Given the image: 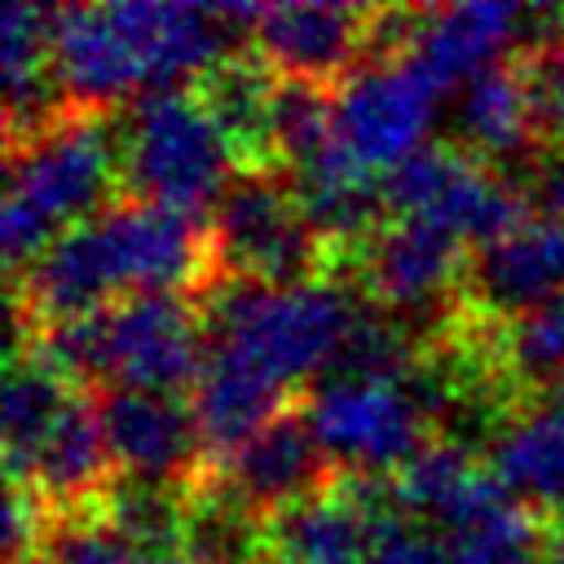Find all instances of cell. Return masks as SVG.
<instances>
[{
	"instance_id": "cb8c5ba5",
	"label": "cell",
	"mask_w": 564,
	"mask_h": 564,
	"mask_svg": "<svg viewBox=\"0 0 564 564\" xmlns=\"http://www.w3.org/2000/svg\"><path fill=\"white\" fill-rule=\"evenodd\" d=\"M441 542L449 564H542L546 529L533 507H524L520 498H502L467 529L441 533Z\"/></svg>"
},
{
	"instance_id": "8992f818",
	"label": "cell",
	"mask_w": 564,
	"mask_h": 564,
	"mask_svg": "<svg viewBox=\"0 0 564 564\" xmlns=\"http://www.w3.org/2000/svg\"><path fill=\"white\" fill-rule=\"evenodd\" d=\"M436 88L405 57H370L357 62L330 88L335 141L375 176L397 167L405 154L427 145V128L436 115Z\"/></svg>"
},
{
	"instance_id": "ac0fdd59",
	"label": "cell",
	"mask_w": 564,
	"mask_h": 564,
	"mask_svg": "<svg viewBox=\"0 0 564 564\" xmlns=\"http://www.w3.org/2000/svg\"><path fill=\"white\" fill-rule=\"evenodd\" d=\"M388 498L401 516H419V520H432L441 533H454L480 520L485 511H494L511 494L458 441L441 436V441H427L414 458H405L388 476Z\"/></svg>"
},
{
	"instance_id": "2e32d148",
	"label": "cell",
	"mask_w": 564,
	"mask_h": 564,
	"mask_svg": "<svg viewBox=\"0 0 564 564\" xmlns=\"http://www.w3.org/2000/svg\"><path fill=\"white\" fill-rule=\"evenodd\" d=\"M467 291L485 317H511L564 295V220L538 212L511 234L476 247L467 260Z\"/></svg>"
},
{
	"instance_id": "83f0119b",
	"label": "cell",
	"mask_w": 564,
	"mask_h": 564,
	"mask_svg": "<svg viewBox=\"0 0 564 564\" xmlns=\"http://www.w3.org/2000/svg\"><path fill=\"white\" fill-rule=\"evenodd\" d=\"M361 564H449V555H445L441 533L414 529V524H405L397 516L375 533V542H370Z\"/></svg>"
},
{
	"instance_id": "7402d4cb",
	"label": "cell",
	"mask_w": 564,
	"mask_h": 564,
	"mask_svg": "<svg viewBox=\"0 0 564 564\" xmlns=\"http://www.w3.org/2000/svg\"><path fill=\"white\" fill-rule=\"evenodd\" d=\"M458 132L471 145V154L485 163H507L529 154L538 132V115H533V93H529V75L524 62L502 57L489 70H480L476 79L463 84V101H458Z\"/></svg>"
},
{
	"instance_id": "3957f363",
	"label": "cell",
	"mask_w": 564,
	"mask_h": 564,
	"mask_svg": "<svg viewBox=\"0 0 564 564\" xmlns=\"http://www.w3.org/2000/svg\"><path fill=\"white\" fill-rule=\"evenodd\" d=\"M207 234L220 273L269 286L308 282L322 260V242L278 167H238L207 216Z\"/></svg>"
},
{
	"instance_id": "30bf717a",
	"label": "cell",
	"mask_w": 564,
	"mask_h": 564,
	"mask_svg": "<svg viewBox=\"0 0 564 564\" xmlns=\"http://www.w3.org/2000/svg\"><path fill=\"white\" fill-rule=\"evenodd\" d=\"M97 225L110 242L123 295L132 291L176 295L181 286H207V269L216 260H212V234L198 216L145 198H119L97 212Z\"/></svg>"
},
{
	"instance_id": "6da1fadb",
	"label": "cell",
	"mask_w": 564,
	"mask_h": 564,
	"mask_svg": "<svg viewBox=\"0 0 564 564\" xmlns=\"http://www.w3.org/2000/svg\"><path fill=\"white\" fill-rule=\"evenodd\" d=\"M198 313L207 326V344L242 357L286 392L313 375L322 379L366 317L357 295L339 282L308 278L269 286L234 273L212 278Z\"/></svg>"
},
{
	"instance_id": "e0dca14e",
	"label": "cell",
	"mask_w": 564,
	"mask_h": 564,
	"mask_svg": "<svg viewBox=\"0 0 564 564\" xmlns=\"http://www.w3.org/2000/svg\"><path fill=\"white\" fill-rule=\"evenodd\" d=\"M286 388L251 370L242 357L207 344L203 370L189 388V414L203 445V485L234 449H242L264 423H273L286 410Z\"/></svg>"
},
{
	"instance_id": "484cf974",
	"label": "cell",
	"mask_w": 564,
	"mask_h": 564,
	"mask_svg": "<svg viewBox=\"0 0 564 564\" xmlns=\"http://www.w3.org/2000/svg\"><path fill=\"white\" fill-rule=\"evenodd\" d=\"M35 564H154L145 551H137L119 529H110L97 511L57 516Z\"/></svg>"
},
{
	"instance_id": "8fae6325",
	"label": "cell",
	"mask_w": 564,
	"mask_h": 564,
	"mask_svg": "<svg viewBox=\"0 0 564 564\" xmlns=\"http://www.w3.org/2000/svg\"><path fill=\"white\" fill-rule=\"evenodd\" d=\"M330 476H335V467L322 454V445L313 441V432L295 405V410H282L273 423H264L242 449H234L198 489H216L234 507H242L247 516L269 524L286 507L326 489Z\"/></svg>"
},
{
	"instance_id": "4fadbf2b",
	"label": "cell",
	"mask_w": 564,
	"mask_h": 564,
	"mask_svg": "<svg viewBox=\"0 0 564 564\" xmlns=\"http://www.w3.org/2000/svg\"><path fill=\"white\" fill-rule=\"evenodd\" d=\"M370 18L375 9L326 4V0L264 4L251 26V44H256V57L278 79L339 84L352 70V57L370 48Z\"/></svg>"
},
{
	"instance_id": "603a6c76",
	"label": "cell",
	"mask_w": 564,
	"mask_h": 564,
	"mask_svg": "<svg viewBox=\"0 0 564 564\" xmlns=\"http://www.w3.org/2000/svg\"><path fill=\"white\" fill-rule=\"evenodd\" d=\"M70 388L75 383H66L31 348L13 352V370H9V388H4V458H9V476H18L26 467L35 445L48 436V427L75 401Z\"/></svg>"
},
{
	"instance_id": "4316f807",
	"label": "cell",
	"mask_w": 564,
	"mask_h": 564,
	"mask_svg": "<svg viewBox=\"0 0 564 564\" xmlns=\"http://www.w3.org/2000/svg\"><path fill=\"white\" fill-rule=\"evenodd\" d=\"M520 62H524V75H529L538 132L546 141L564 145V35L542 44V48H529Z\"/></svg>"
},
{
	"instance_id": "52a82bcc",
	"label": "cell",
	"mask_w": 564,
	"mask_h": 564,
	"mask_svg": "<svg viewBox=\"0 0 564 564\" xmlns=\"http://www.w3.org/2000/svg\"><path fill=\"white\" fill-rule=\"evenodd\" d=\"M106 388H137L176 397L194 388L207 357V326L198 304L163 291H132L101 308Z\"/></svg>"
},
{
	"instance_id": "44dd1931",
	"label": "cell",
	"mask_w": 564,
	"mask_h": 564,
	"mask_svg": "<svg viewBox=\"0 0 564 564\" xmlns=\"http://www.w3.org/2000/svg\"><path fill=\"white\" fill-rule=\"evenodd\" d=\"M485 467L524 507L564 516V410L538 401L507 419L489 441Z\"/></svg>"
},
{
	"instance_id": "9c48e42d",
	"label": "cell",
	"mask_w": 564,
	"mask_h": 564,
	"mask_svg": "<svg viewBox=\"0 0 564 564\" xmlns=\"http://www.w3.org/2000/svg\"><path fill=\"white\" fill-rule=\"evenodd\" d=\"M401 511L388 498V476L335 471L326 489L273 516L269 560L273 564H361L375 533Z\"/></svg>"
},
{
	"instance_id": "ba28073f",
	"label": "cell",
	"mask_w": 564,
	"mask_h": 564,
	"mask_svg": "<svg viewBox=\"0 0 564 564\" xmlns=\"http://www.w3.org/2000/svg\"><path fill=\"white\" fill-rule=\"evenodd\" d=\"M93 410L119 480L167 485V489L203 485V445L189 401L163 392H137V388H97Z\"/></svg>"
},
{
	"instance_id": "5b68a950",
	"label": "cell",
	"mask_w": 564,
	"mask_h": 564,
	"mask_svg": "<svg viewBox=\"0 0 564 564\" xmlns=\"http://www.w3.org/2000/svg\"><path fill=\"white\" fill-rule=\"evenodd\" d=\"M115 185L110 128L93 110H62L22 141H9V198H22L57 229L93 220Z\"/></svg>"
},
{
	"instance_id": "9a60e30c",
	"label": "cell",
	"mask_w": 564,
	"mask_h": 564,
	"mask_svg": "<svg viewBox=\"0 0 564 564\" xmlns=\"http://www.w3.org/2000/svg\"><path fill=\"white\" fill-rule=\"evenodd\" d=\"M524 9L520 4H441V9H414L401 53L436 93L476 79L494 62H502V48L520 40Z\"/></svg>"
},
{
	"instance_id": "ffe728a7",
	"label": "cell",
	"mask_w": 564,
	"mask_h": 564,
	"mask_svg": "<svg viewBox=\"0 0 564 564\" xmlns=\"http://www.w3.org/2000/svg\"><path fill=\"white\" fill-rule=\"evenodd\" d=\"M194 93L212 110L216 128L229 141V154L238 167H278L273 163V93L278 75L256 57L234 48L225 62H216Z\"/></svg>"
},
{
	"instance_id": "f1b7e54d",
	"label": "cell",
	"mask_w": 564,
	"mask_h": 564,
	"mask_svg": "<svg viewBox=\"0 0 564 564\" xmlns=\"http://www.w3.org/2000/svg\"><path fill=\"white\" fill-rule=\"evenodd\" d=\"M533 198H538L542 216H560L564 220V145L542 154V163L533 172Z\"/></svg>"
},
{
	"instance_id": "7a4b0ae2",
	"label": "cell",
	"mask_w": 564,
	"mask_h": 564,
	"mask_svg": "<svg viewBox=\"0 0 564 564\" xmlns=\"http://www.w3.org/2000/svg\"><path fill=\"white\" fill-rule=\"evenodd\" d=\"M238 172L225 132L194 88L145 93L132 101L119 176L132 198L176 207L185 216H212L229 176Z\"/></svg>"
},
{
	"instance_id": "7c38bea8",
	"label": "cell",
	"mask_w": 564,
	"mask_h": 564,
	"mask_svg": "<svg viewBox=\"0 0 564 564\" xmlns=\"http://www.w3.org/2000/svg\"><path fill=\"white\" fill-rule=\"evenodd\" d=\"M53 84L66 110H93L141 93L145 97V70L137 57V44L128 40L115 4H70L53 9Z\"/></svg>"
},
{
	"instance_id": "d4e9b609",
	"label": "cell",
	"mask_w": 564,
	"mask_h": 564,
	"mask_svg": "<svg viewBox=\"0 0 564 564\" xmlns=\"http://www.w3.org/2000/svg\"><path fill=\"white\" fill-rule=\"evenodd\" d=\"M498 366L520 388H538V392L555 375H564V295H551L524 313L502 317Z\"/></svg>"
},
{
	"instance_id": "5bb4252c",
	"label": "cell",
	"mask_w": 564,
	"mask_h": 564,
	"mask_svg": "<svg viewBox=\"0 0 564 564\" xmlns=\"http://www.w3.org/2000/svg\"><path fill=\"white\" fill-rule=\"evenodd\" d=\"M467 247L423 216H397L361 247L366 291L401 313L441 304L454 282H467Z\"/></svg>"
},
{
	"instance_id": "277c9868",
	"label": "cell",
	"mask_w": 564,
	"mask_h": 564,
	"mask_svg": "<svg viewBox=\"0 0 564 564\" xmlns=\"http://www.w3.org/2000/svg\"><path fill=\"white\" fill-rule=\"evenodd\" d=\"M300 414L335 471L392 476L427 445V410L410 379H317Z\"/></svg>"
},
{
	"instance_id": "f546056e",
	"label": "cell",
	"mask_w": 564,
	"mask_h": 564,
	"mask_svg": "<svg viewBox=\"0 0 564 564\" xmlns=\"http://www.w3.org/2000/svg\"><path fill=\"white\" fill-rule=\"evenodd\" d=\"M538 401H542V405H555V410H564V375H555V379H551V383L538 392Z\"/></svg>"
},
{
	"instance_id": "d6986e66",
	"label": "cell",
	"mask_w": 564,
	"mask_h": 564,
	"mask_svg": "<svg viewBox=\"0 0 564 564\" xmlns=\"http://www.w3.org/2000/svg\"><path fill=\"white\" fill-rule=\"evenodd\" d=\"M110 449H106V436H101V423H97V410H93V397H75L62 419L48 427V436L35 445V454L26 458V467L18 476H9V485H31L57 516H79L93 511L101 502V494L115 485L110 480Z\"/></svg>"
}]
</instances>
